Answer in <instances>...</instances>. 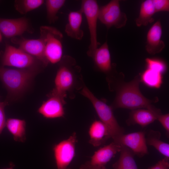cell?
<instances>
[{
    "mask_svg": "<svg viewBox=\"0 0 169 169\" xmlns=\"http://www.w3.org/2000/svg\"><path fill=\"white\" fill-rule=\"evenodd\" d=\"M125 76L122 72L118 73L116 69L106 76L109 88L111 91L115 92V99L110 105L113 109L124 108L134 110L145 108L154 110L157 108L152 103L158 101L157 97L152 99L144 96L139 89L141 82L140 75H137L129 82L124 80Z\"/></svg>",
    "mask_w": 169,
    "mask_h": 169,
    "instance_id": "obj_1",
    "label": "cell"
},
{
    "mask_svg": "<svg viewBox=\"0 0 169 169\" xmlns=\"http://www.w3.org/2000/svg\"><path fill=\"white\" fill-rule=\"evenodd\" d=\"M81 70L74 58L68 55L63 56L55 77V87L51 92L65 99L68 95L74 98L75 92L84 86Z\"/></svg>",
    "mask_w": 169,
    "mask_h": 169,
    "instance_id": "obj_2",
    "label": "cell"
},
{
    "mask_svg": "<svg viewBox=\"0 0 169 169\" xmlns=\"http://www.w3.org/2000/svg\"><path fill=\"white\" fill-rule=\"evenodd\" d=\"M39 68L12 69L0 66V80L8 94L5 101L16 100L20 98L30 86Z\"/></svg>",
    "mask_w": 169,
    "mask_h": 169,
    "instance_id": "obj_3",
    "label": "cell"
},
{
    "mask_svg": "<svg viewBox=\"0 0 169 169\" xmlns=\"http://www.w3.org/2000/svg\"><path fill=\"white\" fill-rule=\"evenodd\" d=\"M80 93L91 103L100 120L106 126L110 138L113 140L124 134V129L118 123L110 106L97 98L85 85L81 90Z\"/></svg>",
    "mask_w": 169,
    "mask_h": 169,
    "instance_id": "obj_4",
    "label": "cell"
},
{
    "mask_svg": "<svg viewBox=\"0 0 169 169\" xmlns=\"http://www.w3.org/2000/svg\"><path fill=\"white\" fill-rule=\"evenodd\" d=\"M40 37L45 44V55L48 62H59L63 56V34L56 28L48 26L40 28Z\"/></svg>",
    "mask_w": 169,
    "mask_h": 169,
    "instance_id": "obj_5",
    "label": "cell"
},
{
    "mask_svg": "<svg viewBox=\"0 0 169 169\" xmlns=\"http://www.w3.org/2000/svg\"><path fill=\"white\" fill-rule=\"evenodd\" d=\"M0 61L2 66H9L18 69L38 68L44 67L37 59L24 52L7 44L3 53L0 55Z\"/></svg>",
    "mask_w": 169,
    "mask_h": 169,
    "instance_id": "obj_6",
    "label": "cell"
},
{
    "mask_svg": "<svg viewBox=\"0 0 169 169\" xmlns=\"http://www.w3.org/2000/svg\"><path fill=\"white\" fill-rule=\"evenodd\" d=\"M99 7L95 0H83L81 1L80 9L86 17L90 35V44L87 52L91 57L99 43L97 38V22Z\"/></svg>",
    "mask_w": 169,
    "mask_h": 169,
    "instance_id": "obj_7",
    "label": "cell"
},
{
    "mask_svg": "<svg viewBox=\"0 0 169 169\" xmlns=\"http://www.w3.org/2000/svg\"><path fill=\"white\" fill-rule=\"evenodd\" d=\"M98 19L108 29L112 27L117 28H122L127 20L125 13L121 11L118 0H111L99 7Z\"/></svg>",
    "mask_w": 169,
    "mask_h": 169,
    "instance_id": "obj_8",
    "label": "cell"
},
{
    "mask_svg": "<svg viewBox=\"0 0 169 169\" xmlns=\"http://www.w3.org/2000/svg\"><path fill=\"white\" fill-rule=\"evenodd\" d=\"M77 142L76 134L74 132L67 139L54 146L53 151L57 169H71L69 166L75 156Z\"/></svg>",
    "mask_w": 169,
    "mask_h": 169,
    "instance_id": "obj_9",
    "label": "cell"
},
{
    "mask_svg": "<svg viewBox=\"0 0 169 169\" xmlns=\"http://www.w3.org/2000/svg\"><path fill=\"white\" fill-rule=\"evenodd\" d=\"M114 142L130 149L134 155L141 157L148 154L145 133L140 131L123 134L113 140Z\"/></svg>",
    "mask_w": 169,
    "mask_h": 169,
    "instance_id": "obj_10",
    "label": "cell"
},
{
    "mask_svg": "<svg viewBox=\"0 0 169 169\" xmlns=\"http://www.w3.org/2000/svg\"><path fill=\"white\" fill-rule=\"evenodd\" d=\"M11 39L12 42L18 45L19 49L36 58L44 67L47 66L49 63L46 58L44 42L42 38L28 39L15 37Z\"/></svg>",
    "mask_w": 169,
    "mask_h": 169,
    "instance_id": "obj_11",
    "label": "cell"
},
{
    "mask_svg": "<svg viewBox=\"0 0 169 169\" xmlns=\"http://www.w3.org/2000/svg\"><path fill=\"white\" fill-rule=\"evenodd\" d=\"M49 98L43 103L38 112L47 119H54L63 117L65 115L64 105L65 99L50 92Z\"/></svg>",
    "mask_w": 169,
    "mask_h": 169,
    "instance_id": "obj_12",
    "label": "cell"
},
{
    "mask_svg": "<svg viewBox=\"0 0 169 169\" xmlns=\"http://www.w3.org/2000/svg\"><path fill=\"white\" fill-rule=\"evenodd\" d=\"M28 19L24 17L14 19L0 18V32L5 37L12 38L29 32Z\"/></svg>",
    "mask_w": 169,
    "mask_h": 169,
    "instance_id": "obj_13",
    "label": "cell"
},
{
    "mask_svg": "<svg viewBox=\"0 0 169 169\" xmlns=\"http://www.w3.org/2000/svg\"><path fill=\"white\" fill-rule=\"evenodd\" d=\"M91 58L96 69L106 76L110 74L115 67V64L111 63L110 54L106 41L95 50Z\"/></svg>",
    "mask_w": 169,
    "mask_h": 169,
    "instance_id": "obj_14",
    "label": "cell"
},
{
    "mask_svg": "<svg viewBox=\"0 0 169 169\" xmlns=\"http://www.w3.org/2000/svg\"><path fill=\"white\" fill-rule=\"evenodd\" d=\"M162 34L161 23L158 20L151 27L147 33L145 49L149 54L154 55L160 53L165 48V44L161 40Z\"/></svg>",
    "mask_w": 169,
    "mask_h": 169,
    "instance_id": "obj_15",
    "label": "cell"
},
{
    "mask_svg": "<svg viewBox=\"0 0 169 169\" xmlns=\"http://www.w3.org/2000/svg\"><path fill=\"white\" fill-rule=\"evenodd\" d=\"M161 113L160 109L151 110L139 108L131 110L126 122L128 125L138 124L145 127L157 120V115Z\"/></svg>",
    "mask_w": 169,
    "mask_h": 169,
    "instance_id": "obj_16",
    "label": "cell"
},
{
    "mask_svg": "<svg viewBox=\"0 0 169 169\" xmlns=\"http://www.w3.org/2000/svg\"><path fill=\"white\" fill-rule=\"evenodd\" d=\"M121 146L113 141L95 151L90 161L93 165L105 166L115 155L120 151Z\"/></svg>",
    "mask_w": 169,
    "mask_h": 169,
    "instance_id": "obj_17",
    "label": "cell"
},
{
    "mask_svg": "<svg viewBox=\"0 0 169 169\" xmlns=\"http://www.w3.org/2000/svg\"><path fill=\"white\" fill-rule=\"evenodd\" d=\"M81 9L70 12L68 16V22L65 26V31L67 35L73 39L81 40L84 36V32L81 28L82 22Z\"/></svg>",
    "mask_w": 169,
    "mask_h": 169,
    "instance_id": "obj_18",
    "label": "cell"
},
{
    "mask_svg": "<svg viewBox=\"0 0 169 169\" xmlns=\"http://www.w3.org/2000/svg\"><path fill=\"white\" fill-rule=\"evenodd\" d=\"M88 133L89 143L95 147L99 146L110 138L108 130L100 120H95L90 126Z\"/></svg>",
    "mask_w": 169,
    "mask_h": 169,
    "instance_id": "obj_19",
    "label": "cell"
},
{
    "mask_svg": "<svg viewBox=\"0 0 169 169\" xmlns=\"http://www.w3.org/2000/svg\"><path fill=\"white\" fill-rule=\"evenodd\" d=\"M6 126L13 136L14 140L24 142L26 140L25 120L17 118H10L6 120Z\"/></svg>",
    "mask_w": 169,
    "mask_h": 169,
    "instance_id": "obj_20",
    "label": "cell"
},
{
    "mask_svg": "<svg viewBox=\"0 0 169 169\" xmlns=\"http://www.w3.org/2000/svg\"><path fill=\"white\" fill-rule=\"evenodd\" d=\"M121 146L119 158L113 165V169H138L133 153L128 148Z\"/></svg>",
    "mask_w": 169,
    "mask_h": 169,
    "instance_id": "obj_21",
    "label": "cell"
},
{
    "mask_svg": "<svg viewBox=\"0 0 169 169\" xmlns=\"http://www.w3.org/2000/svg\"><path fill=\"white\" fill-rule=\"evenodd\" d=\"M161 137L160 132L150 130L146 137V144L153 147L165 157L169 158V144L161 140Z\"/></svg>",
    "mask_w": 169,
    "mask_h": 169,
    "instance_id": "obj_22",
    "label": "cell"
},
{
    "mask_svg": "<svg viewBox=\"0 0 169 169\" xmlns=\"http://www.w3.org/2000/svg\"><path fill=\"white\" fill-rule=\"evenodd\" d=\"M156 13L152 0H146L143 2L141 6L139 15L136 20L137 27L146 26L154 21L153 18Z\"/></svg>",
    "mask_w": 169,
    "mask_h": 169,
    "instance_id": "obj_23",
    "label": "cell"
},
{
    "mask_svg": "<svg viewBox=\"0 0 169 169\" xmlns=\"http://www.w3.org/2000/svg\"><path fill=\"white\" fill-rule=\"evenodd\" d=\"M140 77L141 82L150 87L159 88L162 83V74L148 68L140 75Z\"/></svg>",
    "mask_w": 169,
    "mask_h": 169,
    "instance_id": "obj_24",
    "label": "cell"
},
{
    "mask_svg": "<svg viewBox=\"0 0 169 169\" xmlns=\"http://www.w3.org/2000/svg\"><path fill=\"white\" fill-rule=\"evenodd\" d=\"M64 0H47L45 1L47 17L50 23H54L58 18L57 14L64 4Z\"/></svg>",
    "mask_w": 169,
    "mask_h": 169,
    "instance_id": "obj_25",
    "label": "cell"
},
{
    "mask_svg": "<svg viewBox=\"0 0 169 169\" xmlns=\"http://www.w3.org/2000/svg\"><path fill=\"white\" fill-rule=\"evenodd\" d=\"M44 2V1L42 0H16L14 7L16 10L20 13L25 14L38 8Z\"/></svg>",
    "mask_w": 169,
    "mask_h": 169,
    "instance_id": "obj_26",
    "label": "cell"
},
{
    "mask_svg": "<svg viewBox=\"0 0 169 169\" xmlns=\"http://www.w3.org/2000/svg\"><path fill=\"white\" fill-rule=\"evenodd\" d=\"M147 68L156 71L163 74L167 69L165 63L162 60L153 58H147L145 59Z\"/></svg>",
    "mask_w": 169,
    "mask_h": 169,
    "instance_id": "obj_27",
    "label": "cell"
},
{
    "mask_svg": "<svg viewBox=\"0 0 169 169\" xmlns=\"http://www.w3.org/2000/svg\"><path fill=\"white\" fill-rule=\"evenodd\" d=\"M155 13L169 11V0H152Z\"/></svg>",
    "mask_w": 169,
    "mask_h": 169,
    "instance_id": "obj_28",
    "label": "cell"
},
{
    "mask_svg": "<svg viewBox=\"0 0 169 169\" xmlns=\"http://www.w3.org/2000/svg\"><path fill=\"white\" fill-rule=\"evenodd\" d=\"M157 120L166 130L167 136L169 134V114H163L161 113L157 116Z\"/></svg>",
    "mask_w": 169,
    "mask_h": 169,
    "instance_id": "obj_29",
    "label": "cell"
},
{
    "mask_svg": "<svg viewBox=\"0 0 169 169\" xmlns=\"http://www.w3.org/2000/svg\"><path fill=\"white\" fill-rule=\"evenodd\" d=\"M8 104L5 101L0 102V135L6 126V119L4 108Z\"/></svg>",
    "mask_w": 169,
    "mask_h": 169,
    "instance_id": "obj_30",
    "label": "cell"
},
{
    "mask_svg": "<svg viewBox=\"0 0 169 169\" xmlns=\"http://www.w3.org/2000/svg\"><path fill=\"white\" fill-rule=\"evenodd\" d=\"M148 169H169V158L165 157Z\"/></svg>",
    "mask_w": 169,
    "mask_h": 169,
    "instance_id": "obj_31",
    "label": "cell"
},
{
    "mask_svg": "<svg viewBox=\"0 0 169 169\" xmlns=\"http://www.w3.org/2000/svg\"><path fill=\"white\" fill-rule=\"evenodd\" d=\"M79 169H106L105 166H99L92 164L89 161L81 165Z\"/></svg>",
    "mask_w": 169,
    "mask_h": 169,
    "instance_id": "obj_32",
    "label": "cell"
},
{
    "mask_svg": "<svg viewBox=\"0 0 169 169\" xmlns=\"http://www.w3.org/2000/svg\"><path fill=\"white\" fill-rule=\"evenodd\" d=\"M2 36L1 32H0V42L2 41Z\"/></svg>",
    "mask_w": 169,
    "mask_h": 169,
    "instance_id": "obj_33",
    "label": "cell"
},
{
    "mask_svg": "<svg viewBox=\"0 0 169 169\" xmlns=\"http://www.w3.org/2000/svg\"><path fill=\"white\" fill-rule=\"evenodd\" d=\"M3 169H13L12 167H10V168H8Z\"/></svg>",
    "mask_w": 169,
    "mask_h": 169,
    "instance_id": "obj_34",
    "label": "cell"
}]
</instances>
